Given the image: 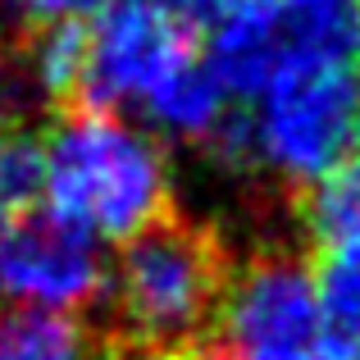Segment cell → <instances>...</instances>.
I'll return each instance as SVG.
<instances>
[{
    "mask_svg": "<svg viewBox=\"0 0 360 360\" xmlns=\"http://www.w3.org/2000/svg\"><path fill=\"white\" fill-rule=\"evenodd\" d=\"M46 210L96 242L141 238L169 219L174 178L150 132L123 115L73 110L46 141Z\"/></svg>",
    "mask_w": 360,
    "mask_h": 360,
    "instance_id": "6da1fadb",
    "label": "cell"
},
{
    "mask_svg": "<svg viewBox=\"0 0 360 360\" xmlns=\"http://www.w3.org/2000/svg\"><path fill=\"white\" fill-rule=\"evenodd\" d=\"M229 255L210 229L165 219L123 246L115 269V315L132 352H174L219 315Z\"/></svg>",
    "mask_w": 360,
    "mask_h": 360,
    "instance_id": "7a4b0ae2",
    "label": "cell"
},
{
    "mask_svg": "<svg viewBox=\"0 0 360 360\" xmlns=\"http://www.w3.org/2000/svg\"><path fill=\"white\" fill-rule=\"evenodd\" d=\"M251 105L255 165L288 187H315L360 150V78L342 60L292 51Z\"/></svg>",
    "mask_w": 360,
    "mask_h": 360,
    "instance_id": "3957f363",
    "label": "cell"
},
{
    "mask_svg": "<svg viewBox=\"0 0 360 360\" xmlns=\"http://www.w3.org/2000/svg\"><path fill=\"white\" fill-rule=\"evenodd\" d=\"M192 64H201L196 27L165 0H105L87 23L78 110H141L146 115Z\"/></svg>",
    "mask_w": 360,
    "mask_h": 360,
    "instance_id": "277c9868",
    "label": "cell"
},
{
    "mask_svg": "<svg viewBox=\"0 0 360 360\" xmlns=\"http://www.w3.org/2000/svg\"><path fill=\"white\" fill-rule=\"evenodd\" d=\"M219 324L233 360H356V347L328 328L315 278L292 251H264L233 274Z\"/></svg>",
    "mask_w": 360,
    "mask_h": 360,
    "instance_id": "5b68a950",
    "label": "cell"
},
{
    "mask_svg": "<svg viewBox=\"0 0 360 360\" xmlns=\"http://www.w3.org/2000/svg\"><path fill=\"white\" fill-rule=\"evenodd\" d=\"M110 288L101 242L55 219L51 210L23 214L0 229V306L73 319Z\"/></svg>",
    "mask_w": 360,
    "mask_h": 360,
    "instance_id": "8992f818",
    "label": "cell"
},
{
    "mask_svg": "<svg viewBox=\"0 0 360 360\" xmlns=\"http://www.w3.org/2000/svg\"><path fill=\"white\" fill-rule=\"evenodd\" d=\"M292 51L297 46H292L274 0H260V5H251V9H242V14L210 27V46H205L201 64L219 82L229 105H246V101H255L274 82V73L288 64Z\"/></svg>",
    "mask_w": 360,
    "mask_h": 360,
    "instance_id": "52a82bcc",
    "label": "cell"
},
{
    "mask_svg": "<svg viewBox=\"0 0 360 360\" xmlns=\"http://www.w3.org/2000/svg\"><path fill=\"white\" fill-rule=\"evenodd\" d=\"M292 46L324 60H360V0H274Z\"/></svg>",
    "mask_w": 360,
    "mask_h": 360,
    "instance_id": "ba28073f",
    "label": "cell"
},
{
    "mask_svg": "<svg viewBox=\"0 0 360 360\" xmlns=\"http://www.w3.org/2000/svg\"><path fill=\"white\" fill-rule=\"evenodd\" d=\"M306 229L324 255H360V150L310 187Z\"/></svg>",
    "mask_w": 360,
    "mask_h": 360,
    "instance_id": "9c48e42d",
    "label": "cell"
},
{
    "mask_svg": "<svg viewBox=\"0 0 360 360\" xmlns=\"http://www.w3.org/2000/svg\"><path fill=\"white\" fill-rule=\"evenodd\" d=\"M87 64V23H46L23 51L27 87L46 101H78Z\"/></svg>",
    "mask_w": 360,
    "mask_h": 360,
    "instance_id": "30bf717a",
    "label": "cell"
},
{
    "mask_svg": "<svg viewBox=\"0 0 360 360\" xmlns=\"http://www.w3.org/2000/svg\"><path fill=\"white\" fill-rule=\"evenodd\" d=\"M229 96L219 91V82L205 73V64H192L155 105L146 110V119L155 123L160 132L169 137H183V141H210V132L224 123L229 115Z\"/></svg>",
    "mask_w": 360,
    "mask_h": 360,
    "instance_id": "8fae6325",
    "label": "cell"
},
{
    "mask_svg": "<svg viewBox=\"0 0 360 360\" xmlns=\"http://www.w3.org/2000/svg\"><path fill=\"white\" fill-rule=\"evenodd\" d=\"M46 178V141L23 123L0 119V229L32 214Z\"/></svg>",
    "mask_w": 360,
    "mask_h": 360,
    "instance_id": "7c38bea8",
    "label": "cell"
},
{
    "mask_svg": "<svg viewBox=\"0 0 360 360\" xmlns=\"http://www.w3.org/2000/svg\"><path fill=\"white\" fill-rule=\"evenodd\" d=\"M0 360H87V333L78 319L0 310Z\"/></svg>",
    "mask_w": 360,
    "mask_h": 360,
    "instance_id": "4fadbf2b",
    "label": "cell"
},
{
    "mask_svg": "<svg viewBox=\"0 0 360 360\" xmlns=\"http://www.w3.org/2000/svg\"><path fill=\"white\" fill-rule=\"evenodd\" d=\"M310 278L328 328L360 352V255H324Z\"/></svg>",
    "mask_w": 360,
    "mask_h": 360,
    "instance_id": "5bb4252c",
    "label": "cell"
},
{
    "mask_svg": "<svg viewBox=\"0 0 360 360\" xmlns=\"http://www.w3.org/2000/svg\"><path fill=\"white\" fill-rule=\"evenodd\" d=\"M9 5L32 27H46V23H82V18L96 14L105 0H9Z\"/></svg>",
    "mask_w": 360,
    "mask_h": 360,
    "instance_id": "9a60e30c",
    "label": "cell"
},
{
    "mask_svg": "<svg viewBox=\"0 0 360 360\" xmlns=\"http://www.w3.org/2000/svg\"><path fill=\"white\" fill-rule=\"evenodd\" d=\"M169 9H174L178 18H183L187 27H196V23H205V27H214V23H224V18H233V14H242V9H251V5H260V0H165Z\"/></svg>",
    "mask_w": 360,
    "mask_h": 360,
    "instance_id": "2e32d148",
    "label": "cell"
},
{
    "mask_svg": "<svg viewBox=\"0 0 360 360\" xmlns=\"http://www.w3.org/2000/svg\"><path fill=\"white\" fill-rule=\"evenodd\" d=\"M160 360H233L224 347L214 342H187V347H174V352H165Z\"/></svg>",
    "mask_w": 360,
    "mask_h": 360,
    "instance_id": "e0dca14e",
    "label": "cell"
},
{
    "mask_svg": "<svg viewBox=\"0 0 360 360\" xmlns=\"http://www.w3.org/2000/svg\"><path fill=\"white\" fill-rule=\"evenodd\" d=\"M119 360H128V356H119Z\"/></svg>",
    "mask_w": 360,
    "mask_h": 360,
    "instance_id": "ac0fdd59",
    "label": "cell"
},
{
    "mask_svg": "<svg viewBox=\"0 0 360 360\" xmlns=\"http://www.w3.org/2000/svg\"><path fill=\"white\" fill-rule=\"evenodd\" d=\"M356 360H360V352H356Z\"/></svg>",
    "mask_w": 360,
    "mask_h": 360,
    "instance_id": "d6986e66",
    "label": "cell"
},
{
    "mask_svg": "<svg viewBox=\"0 0 360 360\" xmlns=\"http://www.w3.org/2000/svg\"><path fill=\"white\" fill-rule=\"evenodd\" d=\"M356 78H360V73H356Z\"/></svg>",
    "mask_w": 360,
    "mask_h": 360,
    "instance_id": "ffe728a7",
    "label": "cell"
}]
</instances>
